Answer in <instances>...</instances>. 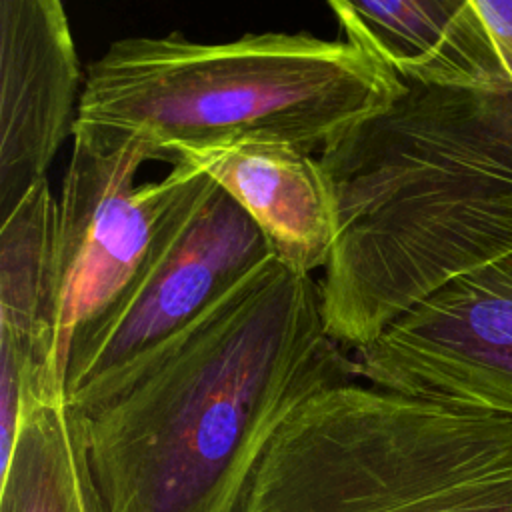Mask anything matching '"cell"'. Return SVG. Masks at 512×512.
Here are the masks:
<instances>
[{
  "label": "cell",
  "instance_id": "1",
  "mask_svg": "<svg viewBox=\"0 0 512 512\" xmlns=\"http://www.w3.org/2000/svg\"><path fill=\"white\" fill-rule=\"evenodd\" d=\"M320 284L274 258L134 384L84 418L110 512H236L270 440L312 394L354 382Z\"/></svg>",
  "mask_w": 512,
  "mask_h": 512
},
{
  "label": "cell",
  "instance_id": "2",
  "mask_svg": "<svg viewBox=\"0 0 512 512\" xmlns=\"http://www.w3.org/2000/svg\"><path fill=\"white\" fill-rule=\"evenodd\" d=\"M338 218L328 334L360 350L448 282L512 254V88L408 84L320 152Z\"/></svg>",
  "mask_w": 512,
  "mask_h": 512
},
{
  "label": "cell",
  "instance_id": "3",
  "mask_svg": "<svg viewBox=\"0 0 512 512\" xmlns=\"http://www.w3.org/2000/svg\"><path fill=\"white\" fill-rule=\"evenodd\" d=\"M406 88L360 44L308 32L212 44L176 32L130 36L88 64L72 138L92 152L138 142L162 162L238 138L314 152L392 106Z\"/></svg>",
  "mask_w": 512,
  "mask_h": 512
},
{
  "label": "cell",
  "instance_id": "4",
  "mask_svg": "<svg viewBox=\"0 0 512 512\" xmlns=\"http://www.w3.org/2000/svg\"><path fill=\"white\" fill-rule=\"evenodd\" d=\"M236 512H512V416L330 386L278 428Z\"/></svg>",
  "mask_w": 512,
  "mask_h": 512
},
{
  "label": "cell",
  "instance_id": "5",
  "mask_svg": "<svg viewBox=\"0 0 512 512\" xmlns=\"http://www.w3.org/2000/svg\"><path fill=\"white\" fill-rule=\"evenodd\" d=\"M270 260L254 220L206 176L128 288L72 340L66 402L88 414L118 396Z\"/></svg>",
  "mask_w": 512,
  "mask_h": 512
},
{
  "label": "cell",
  "instance_id": "6",
  "mask_svg": "<svg viewBox=\"0 0 512 512\" xmlns=\"http://www.w3.org/2000/svg\"><path fill=\"white\" fill-rule=\"evenodd\" d=\"M148 150L126 142L112 152L72 146L58 198V368L66 382L72 340L94 324L140 272L158 236L206 180L176 162L156 182L134 178Z\"/></svg>",
  "mask_w": 512,
  "mask_h": 512
},
{
  "label": "cell",
  "instance_id": "7",
  "mask_svg": "<svg viewBox=\"0 0 512 512\" xmlns=\"http://www.w3.org/2000/svg\"><path fill=\"white\" fill-rule=\"evenodd\" d=\"M356 352L372 386L512 416V254L448 282Z\"/></svg>",
  "mask_w": 512,
  "mask_h": 512
},
{
  "label": "cell",
  "instance_id": "8",
  "mask_svg": "<svg viewBox=\"0 0 512 512\" xmlns=\"http://www.w3.org/2000/svg\"><path fill=\"white\" fill-rule=\"evenodd\" d=\"M84 78L58 0L0 2V212L46 180L74 132Z\"/></svg>",
  "mask_w": 512,
  "mask_h": 512
},
{
  "label": "cell",
  "instance_id": "9",
  "mask_svg": "<svg viewBox=\"0 0 512 512\" xmlns=\"http://www.w3.org/2000/svg\"><path fill=\"white\" fill-rule=\"evenodd\" d=\"M58 200L34 184L0 226V402L66 398L58 368Z\"/></svg>",
  "mask_w": 512,
  "mask_h": 512
},
{
  "label": "cell",
  "instance_id": "10",
  "mask_svg": "<svg viewBox=\"0 0 512 512\" xmlns=\"http://www.w3.org/2000/svg\"><path fill=\"white\" fill-rule=\"evenodd\" d=\"M184 162L226 190L260 228L272 258L286 270L312 276L328 266L336 236V204L320 160L272 138H238L184 148Z\"/></svg>",
  "mask_w": 512,
  "mask_h": 512
},
{
  "label": "cell",
  "instance_id": "11",
  "mask_svg": "<svg viewBox=\"0 0 512 512\" xmlns=\"http://www.w3.org/2000/svg\"><path fill=\"white\" fill-rule=\"evenodd\" d=\"M346 40L388 64L406 84L504 92L494 42L472 0L328 4Z\"/></svg>",
  "mask_w": 512,
  "mask_h": 512
},
{
  "label": "cell",
  "instance_id": "12",
  "mask_svg": "<svg viewBox=\"0 0 512 512\" xmlns=\"http://www.w3.org/2000/svg\"><path fill=\"white\" fill-rule=\"evenodd\" d=\"M0 512H110L84 418L66 398L22 408L10 458L0 466Z\"/></svg>",
  "mask_w": 512,
  "mask_h": 512
},
{
  "label": "cell",
  "instance_id": "13",
  "mask_svg": "<svg viewBox=\"0 0 512 512\" xmlns=\"http://www.w3.org/2000/svg\"><path fill=\"white\" fill-rule=\"evenodd\" d=\"M480 14L500 62L506 82L512 86V0H472Z\"/></svg>",
  "mask_w": 512,
  "mask_h": 512
}]
</instances>
